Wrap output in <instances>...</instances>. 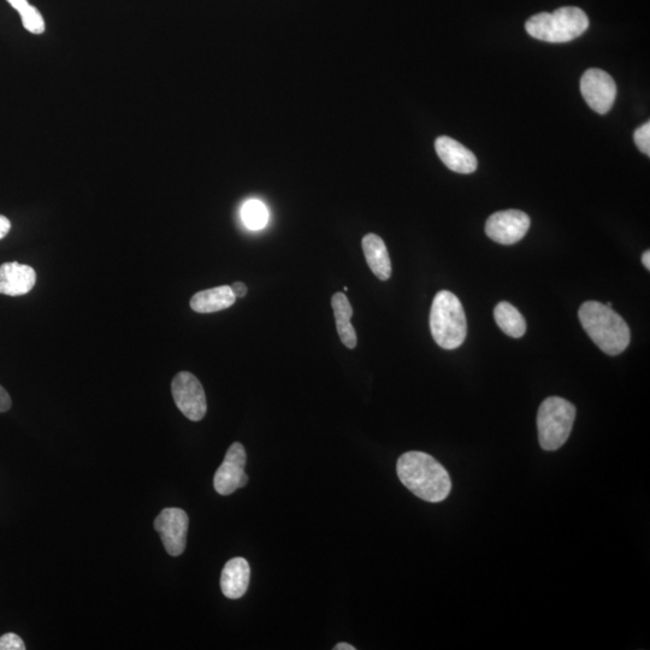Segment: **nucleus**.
Listing matches in <instances>:
<instances>
[{"mask_svg": "<svg viewBox=\"0 0 650 650\" xmlns=\"http://www.w3.org/2000/svg\"><path fill=\"white\" fill-rule=\"evenodd\" d=\"M399 480L413 494L427 502H441L452 490L451 477L434 457L423 452H407L398 460Z\"/></svg>", "mask_w": 650, "mask_h": 650, "instance_id": "nucleus-1", "label": "nucleus"}, {"mask_svg": "<svg viewBox=\"0 0 650 650\" xmlns=\"http://www.w3.org/2000/svg\"><path fill=\"white\" fill-rule=\"evenodd\" d=\"M582 327L594 344L608 356H618L630 344V329L624 319L612 307L587 301L578 311Z\"/></svg>", "mask_w": 650, "mask_h": 650, "instance_id": "nucleus-2", "label": "nucleus"}, {"mask_svg": "<svg viewBox=\"0 0 650 650\" xmlns=\"http://www.w3.org/2000/svg\"><path fill=\"white\" fill-rule=\"evenodd\" d=\"M430 330L443 350H455L464 344L468 323L457 295L448 291L436 294L430 311Z\"/></svg>", "mask_w": 650, "mask_h": 650, "instance_id": "nucleus-3", "label": "nucleus"}, {"mask_svg": "<svg viewBox=\"0 0 650 650\" xmlns=\"http://www.w3.org/2000/svg\"><path fill=\"white\" fill-rule=\"evenodd\" d=\"M589 28V19L582 9L565 7L554 13H541L528 20L525 29L531 37L552 44L569 43Z\"/></svg>", "mask_w": 650, "mask_h": 650, "instance_id": "nucleus-4", "label": "nucleus"}, {"mask_svg": "<svg viewBox=\"0 0 650 650\" xmlns=\"http://www.w3.org/2000/svg\"><path fill=\"white\" fill-rule=\"evenodd\" d=\"M576 407L559 397L547 398L537 413L539 442L545 451H557L569 440L576 419Z\"/></svg>", "mask_w": 650, "mask_h": 650, "instance_id": "nucleus-5", "label": "nucleus"}, {"mask_svg": "<svg viewBox=\"0 0 650 650\" xmlns=\"http://www.w3.org/2000/svg\"><path fill=\"white\" fill-rule=\"evenodd\" d=\"M171 392L177 409L183 416L192 422L202 421L208 411V403L202 383L197 377L191 372H179L171 383Z\"/></svg>", "mask_w": 650, "mask_h": 650, "instance_id": "nucleus-6", "label": "nucleus"}, {"mask_svg": "<svg viewBox=\"0 0 650 650\" xmlns=\"http://www.w3.org/2000/svg\"><path fill=\"white\" fill-rule=\"evenodd\" d=\"M153 525L161 536L165 551L171 557H180L187 545L189 528L187 513L181 508H164Z\"/></svg>", "mask_w": 650, "mask_h": 650, "instance_id": "nucleus-7", "label": "nucleus"}, {"mask_svg": "<svg viewBox=\"0 0 650 650\" xmlns=\"http://www.w3.org/2000/svg\"><path fill=\"white\" fill-rule=\"evenodd\" d=\"M582 96L590 108L600 115L612 109L617 97V85L612 76L601 69H589L581 79Z\"/></svg>", "mask_w": 650, "mask_h": 650, "instance_id": "nucleus-8", "label": "nucleus"}, {"mask_svg": "<svg viewBox=\"0 0 650 650\" xmlns=\"http://www.w3.org/2000/svg\"><path fill=\"white\" fill-rule=\"evenodd\" d=\"M246 462L245 447L239 442L233 443L215 474L214 487L218 494L227 496L246 486L248 483L245 472Z\"/></svg>", "mask_w": 650, "mask_h": 650, "instance_id": "nucleus-9", "label": "nucleus"}, {"mask_svg": "<svg viewBox=\"0 0 650 650\" xmlns=\"http://www.w3.org/2000/svg\"><path fill=\"white\" fill-rule=\"evenodd\" d=\"M530 217L523 211H499L490 216L486 223V234L501 245H514L527 235Z\"/></svg>", "mask_w": 650, "mask_h": 650, "instance_id": "nucleus-10", "label": "nucleus"}, {"mask_svg": "<svg viewBox=\"0 0 650 650\" xmlns=\"http://www.w3.org/2000/svg\"><path fill=\"white\" fill-rule=\"evenodd\" d=\"M37 283V273L29 265L17 262L0 265V294L21 297L32 291Z\"/></svg>", "mask_w": 650, "mask_h": 650, "instance_id": "nucleus-11", "label": "nucleus"}, {"mask_svg": "<svg viewBox=\"0 0 650 650\" xmlns=\"http://www.w3.org/2000/svg\"><path fill=\"white\" fill-rule=\"evenodd\" d=\"M437 156L449 170L459 174H472L477 169V158L469 149L448 137H440L435 141Z\"/></svg>", "mask_w": 650, "mask_h": 650, "instance_id": "nucleus-12", "label": "nucleus"}, {"mask_svg": "<svg viewBox=\"0 0 650 650\" xmlns=\"http://www.w3.org/2000/svg\"><path fill=\"white\" fill-rule=\"evenodd\" d=\"M251 567L244 558L229 560L222 571L221 589L226 598L238 600L247 592L250 585Z\"/></svg>", "mask_w": 650, "mask_h": 650, "instance_id": "nucleus-13", "label": "nucleus"}, {"mask_svg": "<svg viewBox=\"0 0 650 650\" xmlns=\"http://www.w3.org/2000/svg\"><path fill=\"white\" fill-rule=\"evenodd\" d=\"M362 245L372 273L381 281L389 280L392 276V262L384 241L376 234H368L364 236Z\"/></svg>", "mask_w": 650, "mask_h": 650, "instance_id": "nucleus-14", "label": "nucleus"}, {"mask_svg": "<svg viewBox=\"0 0 650 650\" xmlns=\"http://www.w3.org/2000/svg\"><path fill=\"white\" fill-rule=\"evenodd\" d=\"M236 301L230 286H220L193 295L191 309L198 313H212L229 309Z\"/></svg>", "mask_w": 650, "mask_h": 650, "instance_id": "nucleus-15", "label": "nucleus"}, {"mask_svg": "<svg viewBox=\"0 0 650 650\" xmlns=\"http://www.w3.org/2000/svg\"><path fill=\"white\" fill-rule=\"evenodd\" d=\"M332 306L336 321V329H338L341 342L347 348H350V350H354V348L357 347L358 340L356 329H354L351 323L353 307L350 300H348L344 293H336L332 298Z\"/></svg>", "mask_w": 650, "mask_h": 650, "instance_id": "nucleus-16", "label": "nucleus"}, {"mask_svg": "<svg viewBox=\"0 0 650 650\" xmlns=\"http://www.w3.org/2000/svg\"><path fill=\"white\" fill-rule=\"evenodd\" d=\"M496 324L506 335L519 339L527 332V322L516 307L511 304L502 303L496 305L494 310Z\"/></svg>", "mask_w": 650, "mask_h": 650, "instance_id": "nucleus-17", "label": "nucleus"}, {"mask_svg": "<svg viewBox=\"0 0 650 650\" xmlns=\"http://www.w3.org/2000/svg\"><path fill=\"white\" fill-rule=\"evenodd\" d=\"M241 218L245 226L251 230L263 229L269 222V211L260 200H248L242 206Z\"/></svg>", "mask_w": 650, "mask_h": 650, "instance_id": "nucleus-18", "label": "nucleus"}, {"mask_svg": "<svg viewBox=\"0 0 650 650\" xmlns=\"http://www.w3.org/2000/svg\"><path fill=\"white\" fill-rule=\"evenodd\" d=\"M19 14L21 15L23 27H25L28 32L33 34H43L45 32V21L37 8L32 7V5L29 4L28 7L20 11Z\"/></svg>", "mask_w": 650, "mask_h": 650, "instance_id": "nucleus-19", "label": "nucleus"}, {"mask_svg": "<svg viewBox=\"0 0 650 650\" xmlns=\"http://www.w3.org/2000/svg\"><path fill=\"white\" fill-rule=\"evenodd\" d=\"M635 144L644 155L650 156V122L637 128L634 134Z\"/></svg>", "mask_w": 650, "mask_h": 650, "instance_id": "nucleus-20", "label": "nucleus"}, {"mask_svg": "<svg viewBox=\"0 0 650 650\" xmlns=\"http://www.w3.org/2000/svg\"><path fill=\"white\" fill-rule=\"evenodd\" d=\"M25 642L16 634H5L0 637V650H25Z\"/></svg>", "mask_w": 650, "mask_h": 650, "instance_id": "nucleus-21", "label": "nucleus"}, {"mask_svg": "<svg viewBox=\"0 0 650 650\" xmlns=\"http://www.w3.org/2000/svg\"><path fill=\"white\" fill-rule=\"evenodd\" d=\"M11 398L7 390L0 386V413L7 412L11 409Z\"/></svg>", "mask_w": 650, "mask_h": 650, "instance_id": "nucleus-22", "label": "nucleus"}, {"mask_svg": "<svg viewBox=\"0 0 650 650\" xmlns=\"http://www.w3.org/2000/svg\"><path fill=\"white\" fill-rule=\"evenodd\" d=\"M230 289H232V292L235 295L236 299L246 297V294L248 292L247 286L242 282L233 283V285L230 286Z\"/></svg>", "mask_w": 650, "mask_h": 650, "instance_id": "nucleus-23", "label": "nucleus"}, {"mask_svg": "<svg viewBox=\"0 0 650 650\" xmlns=\"http://www.w3.org/2000/svg\"><path fill=\"white\" fill-rule=\"evenodd\" d=\"M11 229V222L7 217L0 215V240H3L7 236Z\"/></svg>", "mask_w": 650, "mask_h": 650, "instance_id": "nucleus-24", "label": "nucleus"}, {"mask_svg": "<svg viewBox=\"0 0 650 650\" xmlns=\"http://www.w3.org/2000/svg\"><path fill=\"white\" fill-rule=\"evenodd\" d=\"M8 2L19 13L29 5L28 0H8Z\"/></svg>", "mask_w": 650, "mask_h": 650, "instance_id": "nucleus-25", "label": "nucleus"}, {"mask_svg": "<svg viewBox=\"0 0 650 650\" xmlns=\"http://www.w3.org/2000/svg\"><path fill=\"white\" fill-rule=\"evenodd\" d=\"M334 650H356V647H353L348 643H338L334 647Z\"/></svg>", "mask_w": 650, "mask_h": 650, "instance_id": "nucleus-26", "label": "nucleus"}, {"mask_svg": "<svg viewBox=\"0 0 650 650\" xmlns=\"http://www.w3.org/2000/svg\"><path fill=\"white\" fill-rule=\"evenodd\" d=\"M642 263L647 270H650V252L646 251L642 256Z\"/></svg>", "mask_w": 650, "mask_h": 650, "instance_id": "nucleus-27", "label": "nucleus"}, {"mask_svg": "<svg viewBox=\"0 0 650 650\" xmlns=\"http://www.w3.org/2000/svg\"><path fill=\"white\" fill-rule=\"evenodd\" d=\"M607 306H608V307H612L613 305H612V303H608Z\"/></svg>", "mask_w": 650, "mask_h": 650, "instance_id": "nucleus-28", "label": "nucleus"}]
</instances>
